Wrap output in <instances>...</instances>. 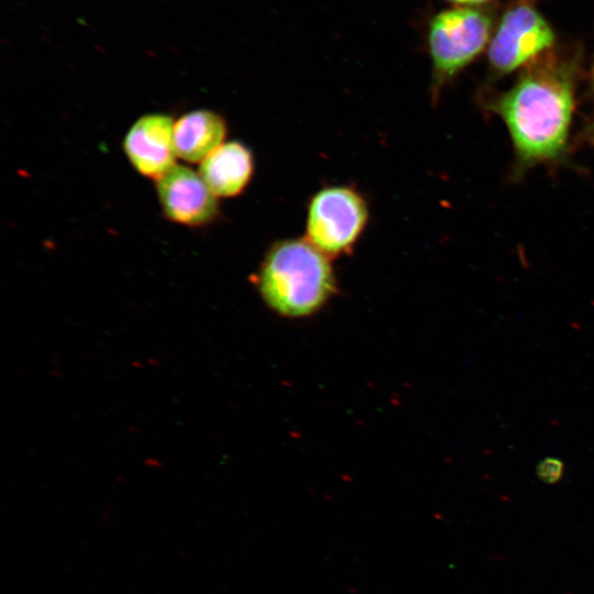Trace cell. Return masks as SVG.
Segmentation results:
<instances>
[{"mask_svg":"<svg viewBox=\"0 0 594 594\" xmlns=\"http://www.w3.org/2000/svg\"><path fill=\"white\" fill-rule=\"evenodd\" d=\"M578 64L548 52L524 68L486 109L504 122L513 144L515 177L560 161L568 148L576 107Z\"/></svg>","mask_w":594,"mask_h":594,"instance_id":"1","label":"cell"},{"mask_svg":"<svg viewBox=\"0 0 594 594\" xmlns=\"http://www.w3.org/2000/svg\"><path fill=\"white\" fill-rule=\"evenodd\" d=\"M254 284L264 304L286 318L318 312L338 288L331 258L305 237L274 241L264 253Z\"/></svg>","mask_w":594,"mask_h":594,"instance_id":"2","label":"cell"},{"mask_svg":"<svg viewBox=\"0 0 594 594\" xmlns=\"http://www.w3.org/2000/svg\"><path fill=\"white\" fill-rule=\"evenodd\" d=\"M492 14L477 7H453L435 14L428 25L431 62L430 96L437 103L443 89L488 46Z\"/></svg>","mask_w":594,"mask_h":594,"instance_id":"3","label":"cell"},{"mask_svg":"<svg viewBox=\"0 0 594 594\" xmlns=\"http://www.w3.org/2000/svg\"><path fill=\"white\" fill-rule=\"evenodd\" d=\"M371 212L365 196L345 184L317 190L307 205L305 238L330 258L350 254L365 232Z\"/></svg>","mask_w":594,"mask_h":594,"instance_id":"4","label":"cell"},{"mask_svg":"<svg viewBox=\"0 0 594 594\" xmlns=\"http://www.w3.org/2000/svg\"><path fill=\"white\" fill-rule=\"evenodd\" d=\"M556 33L532 4L520 2L505 11L487 46L491 77L524 69L553 48Z\"/></svg>","mask_w":594,"mask_h":594,"instance_id":"5","label":"cell"},{"mask_svg":"<svg viewBox=\"0 0 594 594\" xmlns=\"http://www.w3.org/2000/svg\"><path fill=\"white\" fill-rule=\"evenodd\" d=\"M157 201L164 217L176 224L201 228L220 217L219 198L198 170L176 164L155 180Z\"/></svg>","mask_w":594,"mask_h":594,"instance_id":"6","label":"cell"},{"mask_svg":"<svg viewBox=\"0 0 594 594\" xmlns=\"http://www.w3.org/2000/svg\"><path fill=\"white\" fill-rule=\"evenodd\" d=\"M175 120L165 112H147L127 130L122 148L132 167L154 182L177 163L174 142Z\"/></svg>","mask_w":594,"mask_h":594,"instance_id":"7","label":"cell"},{"mask_svg":"<svg viewBox=\"0 0 594 594\" xmlns=\"http://www.w3.org/2000/svg\"><path fill=\"white\" fill-rule=\"evenodd\" d=\"M198 173L219 199L235 198L253 179L255 157L242 141H226L199 164Z\"/></svg>","mask_w":594,"mask_h":594,"instance_id":"8","label":"cell"},{"mask_svg":"<svg viewBox=\"0 0 594 594\" xmlns=\"http://www.w3.org/2000/svg\"><path fill=\"white\" fill-rule=\"evenodd\" d=\"M229 125L226 118L210 109H195L183 113L174 124L177 157L190 164H200L227 140Z\"/></svg>","mask_w":594,"mask_h":594,"instance_id":"9","label":"cell"},{"mask_svg":"<svg viewBox=\"0 0 594 594\" xmlns=\"http://www.w3.org/2000/svg\"><path fill=\"white\" fill-rule=\"evenodd\" d=\"M536 474L541 482L556 484L563 477L564 463L556 457L543 458L536 466Z\"/></svg>","mask_w":594,"mask_h":594,"instance_id":"10","label":"cell"},{"mask_svg":"<svg viewBox=\"0 0 594 594\" xmlns=\"http://www.w3.org/2000/svg\"><path fill=\"white\" fill-rule=\"evenodd\" d=\"M457 7H477L487 3L492 0H446Z\"/></svg>","mask_w":594,"mask_h":594,"instance_id":"11","label":"cell"},{"mask_svg":"<svg viewBox=\"0 0 594 594\" xmlns=\"http://www.w3.org/2000/svg\"><path fill=\"white\" fill-rule=\"evenodd\" d=\"M590 139H591L592 144L594 145V122L590 128Z\"/></svg>","mask_w":594,"mask_h":594,"instance_id":"12","label":"cell"},{"mask_svg":"<svg viewBox=\"0 0 594 594\" xmlns=\"http://www.w3.org/2000/svg\"><path fill=\"white\" fill-rule=\"evenodd\" d=\"M591 79H592V86L594 88V57H593V63H592Z\"/></svg>","mask_w":594,"mask_h":594,"instance_id":"13","label":"cell"}]
</instances>
